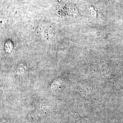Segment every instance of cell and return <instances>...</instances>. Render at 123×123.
Listing matches in <instances>:
<instances>
[{
	"label": "cell",
	"instance_id": "6da1fadb",
	"mask_svg": "<svg viewBox=\"0 0 123 123\" xmlns=\"http://www.w3.org/2000/svg\"><path fill=\"white\" fill-rule=\"evenodd\" d=\"M72 111L74 116L76 123H88L87 120L81 117L77 111L74 110H73Z\"/></svg>",
	"mask_w": 123,
	"mask_h": 123
}]
</instances>
